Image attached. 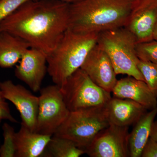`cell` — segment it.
<instances>
[{"label": "cell", "instance_id": "cell-1", "mask_svg": "<svg viewBox=\"0 0 157 157\" xmlns=\"http://www.w3.org/2000/svg\"><path fill=\"white\" fill-rule=\"evenodd\" d=\"M70 5L60 0H31L0 22V32L17 36L48 55L69 28Z\"/></svg>", "mask_w": 157, "mask_h": 157}, {"label": "cell", "instance_id": "cell-2", "mask_svg": "<svg viewBox=\"0 0 157 157\" xmlns=\"http://www.w3.org/2000/svg\"><path fill=\"white\" fill-rule=\"evenodd\" d=\"M136 0H82L70 5L69 28L100 33L126 25Z\"/></svg>", "mask_w": 157, "mask_h": 157}, {"label": "cell", "instance_id": "cell-3", "mask_svg": "<svg viewBox=\"0 0 157 157\" xmlns=\"http://www.w3.org/2000/svg\"><path fill=\"white\" fill-rule=\"evenodd\" d=\"M98 34L78 33L70 28L66 31L56 47L47 56L48 73L55 84L61 86L81 67L98 42Z\"/></svg>", "mask_w": 157, "mask_h": 157}, {"label": "cell", "instance_id": "cell-4", "mask_svg": "<svg viewBox=\"0 0 157 157\" xmlns=\"http://www.w3.org/2000/svg\"><path fill=\"white\" fill-rule=\"evenodd\" d=\"M98 43L107 52L115 73L127 75L144 82L138 67L135 37L124 27L113 29L98 34Z\"/></svg>", "mask_w": 157, "mask_h": 157}, {"label": "cell", "instance_id": "cell-5", "mask_svg": "<svg viewBox=\"0 0 157 157\" xmlns=\"http://www.w3.org/2000/svg\"><path fill=\"white\" fill-rule=\"evenodd\" d=\"M105 107L70 111L53 135L70 139L85 151L98 133L109 125Z\"/></svg>", "mask_w": 157, "mask_h": 157}, {"label": "cell", "instance_id": "cell-6", "mask_svg": "<svg viewBox=\"0 0 157 157\" xmlns=\"http://www.w3.org/2000/svg\"><path fill=\"white\" fill-rule=\"evenodd\" d=\"M70 111L104 107L111 98L110 93L99 87L79 68L60 86Z\"/></svg>", "mask_w": 157, "mask_h": 157}, {"label": "cell", "instance_id": "cell-7", "mask_svg": "<svg viewBox=\"0 0 157 157\" xmlns=\"http://www.w3.org/2000/svg\"><path fill=\"white\" fill-rule=\"evenodd\" d=\"M35 132L53 136L67 117L70 110L65 104L60 86L49 85L41 89Z\"/></svg>", "mask_w": 157, "mask_h": 157}, {"label": "cell", "instance_id": "cell-8", "mask_svg": "<svg viewBox=\"0 0 157 157\" xmlns=\"http://www.w3.org/2000/svg\"><path fill=\"white\" fill-rule=\"evenodd\" d=\"M129 127L109 124L97 135L85 150L90 157H130Z\"/></svg>", "mask_w": 157, "mask_h": 157}, {"label": "cell", "instance_id": "cell-9", "mask_svg": "<svg viewBox=\"0 0 157 157\" xmlns=\"http://www.w3.org/2000/svg\"><path fill=\"white\" fill-rule=\"evenodd\" d=\"M3 97L14 104L18 110L23 125L35 132L39 109V97L34 95L21 85L11 80L0 82Z\"/></svg>", "mask_w": 157, "mask_h": 157}, {"label": "cell", "instance_id": "cell-10", "mask_svg": "<svg viewBox=\"0 0 157 157\" xmlns=\"http://www.w3.org/2000/svg\"><path fill=\"white\" fill-rule=\"evenodd\" d=\"M157 22V0H136L126 25V29L137 43L153 40Z\"/></svg>", "mask_w": 157, "mask_h": 157}, {"label": "cell", "instance_id": "cell-11", "mask_svg": "<svg viewBox=\"0 0 157 157\" xmlns=\"http://www.w3.org/2000/svg\"><path fill=\"white\" fill-rule=\"evenodd\" d=\"M80 68L98 86L108 92H112L117 81V75L107 52L98 42Z\"/></svg>", "mask_w": 157, "mask_h": 157}, {"label": "cell", "instance_id": "cell-12", "mask_svg": "<svg viewBox=\"0 0 157 157\" xmlns=\"http://www.w3.org/2000/svg\"><path fill=\"white\" fill-rule=\"evenodd\" d=\"M47 56L42 51L30 48L24 54L19 64L16 66L15 76L34 92L41 90L42 81L48 73Z\"/></svg>", "mask_w": 157, "mask_h": 157}, {"label": "cell", "instance_id": "cell-13", "mask_svg": "<svg viewBox=\"0 0 157 157\" xmlns=\"http://www.w3.org/2000/svg\"><path fill=\"white\" fill-rule=\"evenodd\" d=\"M106 115L109 124L129 127L135 124L147 109L133 100L113 97L106 107Z\"/></svg>", "mask_w": 157, "mask_h": 157}, {"label": "cell", "instance_id": "cell-14", "mask_svg": "<svg viewBox=\"0 0 157 157\" xmlns=\"http://www.w3.org/2000/svg\"><path fill=\"white\" fill-rule=\"evenodd\" d=\"M112 92L114 97L133 100L147 110L157 107V98L146 82L132 76L117 80Z\"/></svg>", "mask_w": 157, "mask_h": 157}, {"label": "cell", "instance_id": "cell-15", "mask_svg": "<svg viewBox=\"0 0 157 157\" xmlns=\"http://www.w3.org/2000/svg\"><path fill=\"white\" fill-rule=\"evenodd\" d=\"M52 136L42 135L21 124L15 134V157H38L42 155Z\"/></svg>", "mask_w": 157, "mask_h": 157}, {"label": "cell", "instance_id": "cell-16", "mask_svg": "<svg viewBox=\"0 0 157 157\" xmlns=\"http://www.w3.org/2000/svg\"><path fill=\"white\" fill-rule=\"evenodd\" d=\"M30 48L26 41L5 31L0 32V67L10 68L20 61L24 54Z\"/></svg>", "mask_w": 157, "mask_h": 157}, {"label": "cell", "instance_id": "cell-17", "mask_svg": "<svg viewBox=\"0 0 157 157\" xmlns=\"http://www.w3.org/2000/svg\"><path fill=\"white\" fill-rule=\"evenodd\" d=\"M157 115V107L147 112L134 125L129 134L130 157H141L144 147L150 137L152 126Z\"/></svg>", "mask_w": 157, "mask_h": 157}, {"label": "cell", "instance_id": "cell-18", "mask_svg": "<svg viewBox=\"0 0 157 157\" xmlns=\"http://www.w3.org/2000/svg\"><path fill=\"white\" fill-rule=\"evenodd\" d=\"M44 153L45 156L50 157H78L85 154L72 140L55 135L52 137Z\"/></svg>", "mask_w": 157, "mask_h": 157}, {"label": "cell", "instance_id": "cell-19", "mask_svg": "<svg viewBox=\"0 0 157 157\" xmlns=\"http://www.w3.org/2000/svg\"><path fill=\"white\" fill-rule=\"evenodd\" d=\"M137 67L144 82L157 98V64L139 59Z\"/></svg>", "mask_w": 157, "mask_h": 157}, {"label": "cell", "instance_id": "cell-20", "mask_svg": "<svg viewBox=\"0 0 157 157\" xmlns=\"http://www.w3.org/2000/svg\"><path fill=\"white\" fill-rule=\"evenodd\" d=\"M4 143L0 147V157H15L16 153L14 128L5 123L2 127Z\"/></svg>", "mask_w": 157, "mask_h": 157}, {"label": "cell", "instance_id": "cell-21", "mask_svg": "<svg viewBox=\"0 0 157 157\" xmlns=\"http://www.w3.org/2000/svg\"><path fill=\"white\" fill-rule=\"evenodd\" d=\"M136 52L138 58L157 64V41L137 43Z\"/></svg>", "mask_w": 157, "mask_h": 157}, {"label": "cell", "instance_id": "cell-22", "mask_svg": "<svg viewBox=\"0 0 157 157\" xmlns=\"http://www.w3.org/2000/svg\"><path fill=\"white\" fill-rule=\"evenodd\" d=\"M31 0H0V22Z\"/></svg>", "mask_w": 157, "mask_h": 157}, {"label": "cell", "instance_id": "cell-23", "mask_svg": "<svg viewBox=\"0 0 157 157\" xmlns=\"http://www.w3.org/2000/svg\"><path fill=\"white\" fill-rule=\"evenodd\" d=\"M0 118L2 120H7L12 123H17V121L11 114L9 104L3 97L0 90Z\"/></svg>", "mask_w": 157, "mask_h": 157}, {"label": "cell", "instance_id": "cell-24", "mask_svg": "<svg viewBox=\"0 0 157 157\" xmlns=\"http://www.w3.org/2000/svg\"><path fill=\"white\" fill-rule=\"evenodd\" d=\"M141 157H157V142L150 138L144 147Z\"/></svg>", "mask_w": 157, "mask_h": 157}, {"label": "cell", "instance_id": "cell-25", "mask_svg": "<svg viewBox=\"0 0 157 157\" xmlns=\"http://www.w3.org/2000/svg\"><path fill=\"white\" fill-rule=\"evenodd\" d=\"M150 138L157 142V120L155 121L153 123Z\"/></svg>", "mask_w": 157, "mask_h": 157}, {"label": "cell", "instance_id": "cell-26", "mask_svg": "<svg viewBox=\"0 0 157 157\" xmlns=\"http://www.w3.org/2000/svg\"><path fill=\"white\" fill-rule=\"evenodd\" d=\"M60 1L70 5V4H75V3L78 2H80L82 0H60Z\"/></svg>", "mask_w": 157, "mask_h": 157}, {"label": "cell", "instance_id": "cell-27", "mask_svg": "<svg viewBox=\"0 0 157 157\" xmlns=\"http://www.w3.org/2000/svg\"><path fill=\"white\" fill-rule=\"evenodd\" d=\"M153 40L157 41V22L155 26L154 31Z\"/></svg>", "mask_w": 157, "mask_h": 157}, {"label": "cell", "instance_id": "cell-28", "mask_svg": "<svg viewBox=\"0 0 157 157\" xmlns=\"http://www.w3.org/2000/svg\"><path fill=\"white\" fill-rule=\"evenodd\" d=\"M2 119H1V118H0V123H1V121H2Z\"/></svg>", "mask_w": 157, "mask_h": 157}]
</instances>
